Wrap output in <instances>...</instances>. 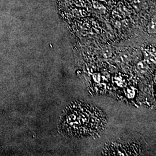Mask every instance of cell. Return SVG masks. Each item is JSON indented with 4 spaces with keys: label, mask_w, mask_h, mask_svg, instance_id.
<instances>
[{
    "label": "cell",
    "mask_w": 156,
    "mask_h": 156,
    "mask_svg": "<svg viewBox=\"0 0 156 156\" xmlns=\"http://www.w3.org/2000/svg\"><path fill=\"white\" fill-rule=\"evenodd\" d=\"M100 1H105V0H100Z\"/></svg>",
    "instance_id": "cell-4"
},
{
    "label": "cell",
    "mask_w": 156,
    "mask_h": 156,
    "mask_svg": "<svg viewBox=\"0 0 156 156\" xmlns=\"http://www.w3.org/2000/svg\"><path fill=\"white\" fill-rule=\"evenodd\" d=\"M149 28L151 31L155 32V30H156V17H155L151 20V22L149 24Z\"/></svg>",
    "instance_id": "cell-3"
},
{
    "label": "cell",
    "mask_w": 156,
    "mask_h": 156,
    "mask_svg": "<svg viewBox=\"0 0 156 156\" xmlns=\"http://www.w3.org/2000/svg\"><path fill=\"white\" fill-rule=\"evenodd\" d=\"M106 123V116L100 109L78 101L64 109L58 126L61 133L67 137L93 138L102 133Z\"/></svg>",
    "instance_id": "cell-1"
},
{
    "label": "cell",
    "mask_w": 156,
    "mask_h": 156,
    "mask_svg": "<svg viewBox=\"0 0 156 156\" xmlns=\"http://www.w3.org/2000/svg\"><path fill=\"white\" fill-rule=\"evenodd\" d=\"M93 6L95 9L100 10L102 11H105V9H106V8H105L104 6L102 5L101 3H100L99 2H97V1H94L93 2Z\"/></svg>",
    "instance_id": "cell-2"
}]
</instances>
